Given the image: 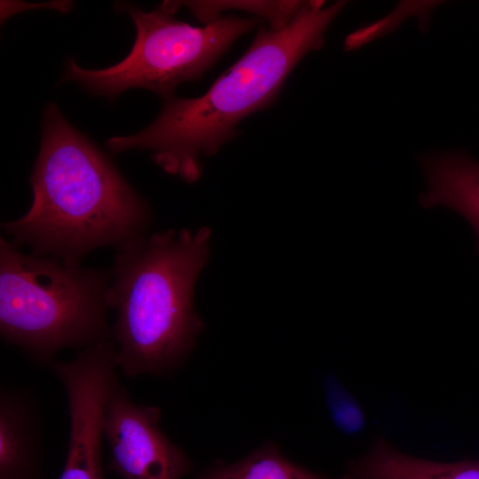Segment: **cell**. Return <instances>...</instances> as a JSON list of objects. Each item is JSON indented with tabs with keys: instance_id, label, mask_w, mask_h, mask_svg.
<instances>
[{
	"instance_id": "1",
	"label": "cell",
	"mask_w": 479,
	"mask_h": 479,
	"mask_svg": "<svg viewBox=\"0 0 479 479\" xmlns=\"http://www.w3.org/2000/svg\"><path fill=\"white\" fill-rule=\"evenodd\" d=\"M29 183L30 208L2 227L12 243L33 255L81 263L95 249L118 250L145 237L151 225L145 199L54 102L44 110Z\"/></svg>"
},
{
	"instance_id": "2",
	"label": "cell",
	"mask_w": 479,
	"mask_h": 479,
	"mask_svg": "<svg viewBox=\"0 0 479 479\" xmlns=\"http://www.w3.org/2000/svg\"><path fill=\"white\" fill-rule=\"evenodd\" d=\"M338 1H303L296 15L278 30L261 26L249 48L200 97L165 101L157 118L130 136L114 137V153L150 152L154 163L185 182L201 174V156L216 153L238 135L246 117L271 106L289 75L310 52L321 49L326 33L345 6Z\"/></svg>"
},
{
	"instance_id": "3",
	"label": "cell",
	"mask_w": 479,
	"mask_h": 479,
	"mask_svg": "<svg viewBox=\"0 0 479 479\" xmlns=\"http://www.w3.org/2000/svg\"><path fill=\"white\" fill-rule=\"evenodd\" d=\"M209 240L206 227L169 230L115 250L106 304L115 313L112 340L126 377L172 373L195 347L203 323L193 290Z\"/></svg>"
},
{
	"instance_id": "4",
	"label": "cell",
	"mask_w": 479,
	"mask_h": 479,
	"mask_svg": "<svg viewBox=\"0 0 479 479\" xmlns=\"http://www.w3.org/2000/svg\"><path fill=\"white\" fill-rule=\"evenodd\" d=\"M110 275L53 256L24 254L0 239V334L31 360L54 362L112 340L106 318Z\"/></svg>"
},
{
	"instance_id": "5",
	"label": "cell",
	"mask_w": 479,
	"mask_h": 479,
	"mask_svg": "<svg viewBox=\"0 0 479 479\" xmlns=\"http://www.w3.org/2000/svg\"><path fill=\"white\" fill-rule=\"evenodd\" d=\"M115 10L129 14L137 37L122 61L102 69H87L67 60L61 82H75L95 95L114 98L128 89L149 90L170 100L177 86L195 82L241 36L263 20L227 16L193 27L176 20L161 6L150 12L128 3Z\"/></svg>"
},
{
	"instance_id": "6",
	"label": "cell",
	"mask_w": 479,
	"mask_h": 479,
	"mask_svg": "<svg viewBox=\"0 0 479 479\" xmlns=\"http://www.w3.org/2000/svg\"><path fill=\"white\" fill-rule=\"evenodd\" d=\"M50 367L64 387L68 407V444L59 479H105L103 421L120 385L115 349L110 343L96 344L71 361H54Z\"/></svg>"
},
{
	"instance_id": "7",
	"label": "cell",
	"mask_w": 479,
	"mask_h": 479,
	"mask_svg": "<svg viewBox=\"0 0 479 479\" xmlns=\"http://www.w3.org/2000/svg\"><path fill=\"white\" fill-rule=\"evenodd\" d=\"M161 411L134 402L120 384L103 421L107 468L122 479H182L192 471L188 455L162 431Z\"/></svg>"
},
{
	"instance_id": "8",
	"label": "cell",
	"mask_w": 479,
	"mask_h": 479,
	"mask_svg": "<svg viewBox=\"0 0 479 479\" xmlns=\"http://www.w3.org/2000/svg\"><path fill=\"white\" fill-rule=\"evenodd\" d=\"M39 405L20 388L0 391V479H35L42 455Z\"/></svg>"
},
{
	"instance_id": "9",
	"label": "cell",
	"mask_w": 479,
	"mask_h": 479,
	"mask_svg": "<svg viewBox=\"0 0 479 479\" xmlns=\"http://www.w3.org/2000/svg\"><path fill=\"white\" fill-rule=\"evenodd\" d=\"M419 161L428 184L420 205L458 212L474 228L479 251V162L461 152L424 154Z\"/></svg>"
},
{
	"instance_id": "10",
	"label": "cell",
	"mask_w": 479,
	"mask_h": 479,
	"mask_svg": "<svg viewBox=\"0 0 479 479\" xmlns=\"http://www.w3.org/2000/svg\"><path fill=\"white\" fill-rule=\"evenodd\" d=\"M343 479H479V459L444 462L404 453L380 440Z\"/></svg>"
},
{
	"instance_id": "11",
	"label": "cell",
	"mask_w": 479,
	"mask_h": 479,
	"mask_svg": "<svg viewBox=\"0 0 479 479\" xmlns=\"http://www.w3.org/2000/svg\"><path fill=\"white\" fill-rule=\"evenodd\" d=\"M196 479H320L287 459L274 444H265L243 459L216 465Z\"/></svg>"
},
{
	"instance_id": "12",
	"label": "cell",
	"mask_w": 479,
	"mask_h": 479,
	"mask_svg": "<svg viewBox=\"0 0 479 479\" xmlns=\"http://www.w3.org/2000/svg\"><path fill=\"white\" fill-rule=\"evenodd\" d=\"M302 4V1H165L161 7L172 15L181 7L187 8L204 25L222 19L225 11L239 10L265 20L270 28L278 30L292 21Z\"/></svg>"
},
{
	"instance_id": "13",
	"label": "cell",
	"mask_w": 479,
	"mask_h": 479,
	"mask_svg": "<svg viewBox=\"0 0 479 479\" xmlns=\"http://www.w3.org/2000/svg\"><path fill=\"white\" fill-rule=\"evenodd\" d=\"M327 397L332 417L335 423L344 430H351L355 427L354 405L344 393L334 383L327 387Z\"/></svg>"
}]
</instances>
